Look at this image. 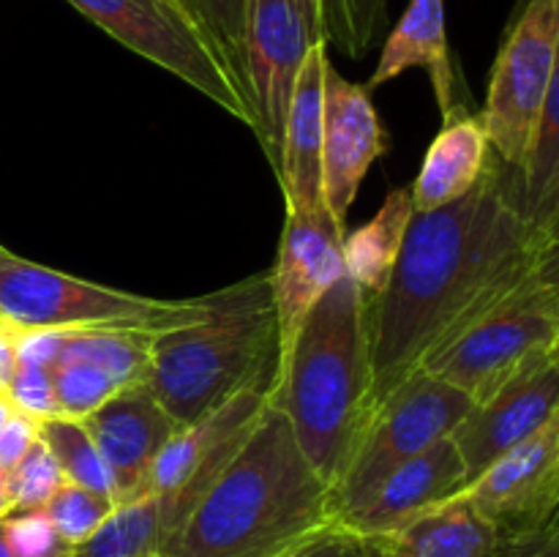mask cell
Listing matches in <instances>:
<instances>
[{
    "label": "cell",
    "mask_w": 559,
    "mask_h": 557,
    "mask_svg": "<svg viewBox=\"0 0 559 557\" xmlns=\"http://www.w3.org/2000/svg\"><path fill=\"white\" fill-rule=\"evenodd\" d=\"M5 541L14 557H66L69 546L58 538L52 522L41 508L14 511L3 519Z\"/></svg>",
    "instance_id": "1f68e13d"
},
{
    "label": "cell",
    "mask_w": 559,
    "mask_h": 557,
    "mask_svg": "<svg viewBox=\"0 0 559 557\" xmlns=\"http://www.w3.org/2000/svg\"><path fill=\"white\" fill-rule=\"evenodd\" d=\"M325 33V0H243V76L254 137L278 175L284 120L304 60Z\"/></svg>",
    "instance_id": "9c48e42d"
},
{
    "label": "cell",
    "mask_w": 559,
    "mask_h": 557,
    "mask_svg": "<svg viewBox=\"0 0 559 557\" xmlns=\"http://www.w3.org/2000/svg\"><path fill=\"white\" fill-rule=\"evenodd\" d=\"M112 508L115 502L109 497L85 489V486L71 484V481H63L41 511L52 522L58 538L69 549H74V546L85 544L102 528V522L112 513Z\"/></svg>",
    "instance_id": "f546056e"
},
{
    "label": "cell",
    "mask_w": 559,
    "mask_h": 557,
    "mask_svg": "<svg viewBox=\"0 0 559 557\" xmlns=\"http://www.w3.org/2000/svg\"><path fill=\"white\" fill-rule=\"evenodd\" d=\"M271 402V386H251L207 413L205 418L175 431L151 467L147 491L162 508V549L191 511L211 481L227 467Z\"/></svg>",
    "instance_id": "8fae6325"
},
{
    "label": "cell",
    "mask_w": 559,
    "mask_h": 557,
    "mask_svg": "<svg viewBox=\"0 0 559 557\" xmlns=\"http://www.w3.org/2000/svg\"><path fill=\"white\" fill-rule=\"evenodd\" d=\"M9 513H14V506H11L9 486H5V473L0 470V519H5Z\"/></svg>",
    "instance_id": "74e56055"
},
{
    "label": "cell",
    "mask_w": 559,
    "mask_h": 557,
    "mask_svg": "<svg viewBox=\"0 0 559 557\" xmlns=\"http://www.w3.org/2000/svg\"><path fill=\"white\" fill-rule=\"evenodd\" d=\"M489 156V137L480 112H469L467 107L451 109L409 189L415 213H429L467 194L478 183Z\"/></svg>",
    "instance_id": "44dd1931"
},
{
    "label": "cell",
    "mask_w": 559,
    "mask_h": 557,
    "mask_svg": "<svg viewBox=\"0 0 559 557\" xmlns=\"http://www.w3.org/2000/svg\"><path fill=\"white\" fill-rule=\"evenodd\" d=\"M360 541L366 557H491L495 530L459 491L402 528Z\"/></svg>",
    "instance_id": "ffe728a7"
},
{
    "label": "cell",
    "mask_w": 559,
    "mask_h": 557,
    "mask_svg": "<svg viewBox=\"0 0 559 557\" xmlns=\"http://www.w3.org/2000/svg\"><path fill=\"white\" fill-rule=\"evenodd\" d=\"M162 549V508L153 495L120 502L85 544L66 557H151Z\"/></svg>",
    "instance_id": "cb8c5ba5"
},
{
    "label": "cell",
    "mask_w": 559,
    "mask_h": 557,
    "mask_svg": "<svg viewBox=\"0 0 559 557\" xmlns=\"http://www.w3.org/2000/svg\"><path fill=\"white\" fill-rule=\"evenodd\" d=\"M278 322L271 273L207 295V315L151 339L147 388L178 429L251 386H273Z\"/></svg>",
    "instance_id": "277c9868"
},
{
    "label": "cell",
    "mask_w": 559,
    "mask_h": 557,
    "mask_svg": "<svg viewBox=\"0 0 559 557\" xmlns=\"http://www.w3.org/2000/svg\"><path fill=\"white\" fill-rule=\"evenodd\" d=\"M549 349H559V260L540 268L489 315L431 353L420 369L480 404L530 358Z\"/></svg>",
    "instance_id": "52a82bcc"
},
{
    "label": "cell",
    "mask_w": 559,
    "mask_h": 557,
    "mask_svg": "<svg viewBox=\"0 0 559 557\" xmlns=\"http://www.w3.org/2000/svg\"><path fill=\"white\" fill-rule=\"evenodd\" d=\"M151 339L145 333L93 331L66 333L60 358H80L98 366L115 386L123 388L147 386L151 375Z\"/></svg>",
    "instance_id": "d4e9b609"
},
{
    "label": "cell",
    "mask_w": 559,
    "mask_h": 557,
    "mask_svg": "<svg viewBox=\"0 0 559 557\" xmlns=\"http://www.w3.org/2000/svg\"><path fill=\"white\" fill-rule=\"evenodd\" d=\"M369 295L342 276L278 355L271 404L331 484L369 420Z\"/></svg>",
    "instance_id": "3957f363"
},
{
    "label": "cell",
    "mask_w": 559,
    "mask_h": 557,
    "mask_svg": "<svg viewBox=\"0 0 559 557\" xmlns=\"http://www.w3.org/2000/svg\"><path fill=\"white\" fill-rule=\"evenodd\" d=\"M325 3H328V0H325Z\"/></svg>",
    "instance_id": "b9f144b4"
},
{
    "label": "cell",
    "mask_w": 559,
    "mask_h": 557,
    "mask_svg": "<svg viewBox=\"0 0 559 557\" xmlns=\"http://www.w3.org/2000/svg\"><path fill=\"white\" fill-rule=\"evenodd\" d=\"M151 557H164V555H151Z\"/></svg>",
    "instance_id": "60d3db41"
},
{
    "label": "cell",
    "mask_w": 559,
    "mask_h": 557,
    "mask_svg": "<svg viewBox=\"0 0 559 557\" xmlns=\"http://www.w3.org/2000/svg\"><path fill=\"white\" fill-rule=\"evenodd\" d=\"M469 410L467 393L431 371L415 369L369 415L347 464L333 481V522L347 524L393 470L451 435Z\"/></svg>",
    "instance_id": "8992f818"
},
{
    "label": "cell",
    "mask_w": 559,
    "mask_h": 557,
    "mask_svg": "<svg viewBox=\"0 0 559 557\" xmlns=\"http://www.w3.org/2000/svg\"><path fill=\"white\" fill-rule=\"evenodd\" d=\"M63 481V473H60L58 462L49 453V448L41 442V437L33 442L31 451L14 467L5 470V486H9L14 511H36V508H44L49 497L60 489Z\"/></svg>",
    "instance_id": "4dcf8cb0"
},
{
    "label": "cell",
    "mask_w": 559,
    "mask_h": 557,
    "mask_svg": "<svg viewBox=\"0 0 559 557\" xmlns=\"http://www.w3.org/2000/svg\"><path fill=\"white\" fill-rule=\"evenodd\" d=\"M38 440V424L33 418L14 413L0 426V470H11Z\"/></svg>",
    "instance_id": "d590c367"
},
{
    "label": "cell",
    "mask_w": 559,
    "mask_h": 557,
    "mask_svg": "<svg viewBox=\"0 0 559 557\" xmlns=\"http://www.w3.org/2000/svg\"><path fill=\"white\" fill-rule=\"evenodd\" d=\"M60 418L82 420L120 391L98 366L80 358H58L49 366Z\"/></svg>",
    "instance_id": "f1b7e54d"
},
{
    "label": "cell",
    "mask_w": 559,
    "mask_h": 557,
    "mask_svg": "<svg viewBox=\"0 0 559 557\" xmlns=\"http://www.w3.org/2000/svg\"><path fill=\"white\" fill-rule=\"evenodd\" d=\"M328 38L309 49L295 80L284 120L282 158H278V186L284 191L287 213L314 216L322 205V134H325V71Z\"/></svg>",
    "instance_id": "e0dca14e"
},
{
    "label": "cell",
    "mask_w": 559,
    "mask_h": 557,
    "mask_svg": "<svg viewBox=\"0 0 559 557\" xmlns=\"http://www.w3.org/2000/svg\"><path fill=\"white\" fill-rule=\"evenodd\" d=\"M278 557H366L364 555V541L355 535L353 530L342 528V524H328V528L317 530L298 546Z\"/></svg>",
    "instance_id": "836d02e7"
},
{
    "label": "cell",
    "mask_w": 559,
    "mask_h": 557,
    "mask_svg": "<svg viewBox=\"0 0 559 557\" xmlns=\"http://www.w3.org/2000/svg\"><path fill=\"white\" fill-rule=\"evenodd\" d=\"M38 437L58 462L66 481L85 489L98 491L115 502V484L109 467L104 464L96 442L91 440L85 426L71 418H49L38 424Z\"/></svg>",
    "instance_id": "484cf974"
},
{
    "label": "cell",
    "mask_w": 559,
    "mask_h": 557,
    "mask_svg": "<svg viewBox=\"0 0 559 557\" xmlns=\"http://www.w3.org/2000/svg\"><path fill=\"white\" fill-rule=\"evenodd\" d=\"M328 524L331 484L267 402L238 453L186 513L164 557H278Z\"/></svg>",
    "instance_id": "7a4b0ae2"
},
{
    "label": "cell",
    "mask_w": 559,
    "mask_h": 557,
    "mask_svg": "<svg viewBox=\"0 0 559 557\" xmlns=\"http://www.w3.org/2000/svg\"><path fill=\"white\" fill-rule=\"evenodd\" d=\"M16 331H20V328L9 325V322H0V396H5V388H9L11 375H14L16 369Z\"/></svg>",
    "instance_id": "8d00e7d4"
},
{
    "label": "cell",
    "mask_w": 559,
    "mask_h": 557,
    "mask_svg": "<svg viewBox=\"0 0 559 557\" xmlns=\"http://www.w3.org/2000/svg\"><path fill=\"white\" fill-rule=\"evenodd\" d=\"M495 530V541L544 533L559 524V413L502 453L462 491Z\"/></svg>",
    "instance_id": "7c38bea8"
},
{
    "label": "cell",
    "mask_w": 559,
    "mask_h": 557,
    "mask_svg": "<svg viewBox=\"0 0 559 557\" xmlns=\"http://www.w3.org/2000/svg\"><path fill=\"white\" fill-rule=\"evenodd\" d=\"M407 69L429 71L442 118L459 107L453 96L459 80L448 49L445 0H409L399 25L382 44L380 63L366 82V91H377Z\"/></svg>",
    "instance_id": "d6986e66"
},
{
    "label": "cell",
    "mask_w": 559,
    "mask_h": 557,
    "mask_svg": "<svg viewBox=\"0 0 559 557\" xmlns=\"http://www.w3.org/2000/svg\"><path fill=\"white\" fill-rule=\"evenodd\" d=\"M63 342H66L63 331H49V328H36V331H16V342H14L16 364L41 366V369H49V366L60 358Z\"/></svg>",
    "instance_id": "e575fe53"
},
{
    "label": "cell",
    "mask_w": 559,
    "mask_h": 557,
    "mask_svg": "<svg viewBox=\"0 0 559 557\" xmlns=\"http://www.w3.org/2000/svg\"><path fill=\"white\" fill-rule=\"evenodd\" d=\"M559 413V349L530 358L500 391L473 404L462 424L451 431L464 473L478 478L502 453L533 437Z\"/></svg>",
    "instance_id": "4fadbf2b"
},
{
    "label": "cell",
    "mask_w": 559,
    "mask_h": 557,
    "mask_svg": "<svg viewBox=\"0 0 559 557\" xmlns=\"http://www.w3.org/2000/svg\"><path fill=\"white\" fill-rule=\"evenodd\" d=\"M178 3L194 20L207 44L216 49L240 91L249 96L243 76V0H178Z\"/></svg>",
    "instance_id": "4316f807"
},
{
    "label": "cell",
    "mask_w": 559,
    "mask_h": 557,
    "mask_svg": "<svg viewBox=\"0 0 559 557\" xmlns=\"http://www.w3.org/2000/svg\"><path fill=\"white\" fill-rule=\"evenodd\" d=\"M5 402L11 404L14 413L33 418L36 424L60 415L52 380H49V369H41V366L16 364L9 388H5Z\"/></svg>",
    "instance_id": "d6a6232c"
},
{
    "label": "cell",
    "mask_w": 559,
    "mask_h": 557,
    "mask_svg": "<svg viewBox=\"0 0 559 557\" xmlns=\"http://www.w3.org/2000/svg\"><path fill=\"white\" fill-rule=\"evenodd\" d=\"M557 76L559 0H530L497 52L480 109L489 147L508 167L522 164Z\"/></svg>",
    "instance_id": "30bf717a"
},
{
    "label": "cell",
    "mask_w": 559,
    "mask_h": 557,
    "mask_svg": "<svg viewBox=\"0 0 559 557\" xmlns=\"http://www.w3.org/2000/svg\"><path fill=\"white\" fill-rule=\"evenodd\" d=\"M467 486V473L451 435L431 442L426 451L393 470L385 484L371 495V500L342 528L355 535L388 533L402 528L409 519L442 506Z\"/></svg>",
    "instance_id": "ac0fdd59"
},
{
    "label": "cell",
    "mask_w": 559,
    "mask_h": 557,
    "mask_svg": "<svg viewBox=\"0 0 559 557\" xmlns=\"http://www.w3.org/2000/svg\"><path fill=\"white\" fill-rule=\"evenodd\" d=\"M207 315V295L162 300L104 287L71 273L38 265L0 246V322L20 331L156 333L189 325Z\"/></svg>",
    "instance_id": "5b68a950"
},
{
    "label": "cell",
    "mask_w": 559,
    "mask_h": 557,
    "mask_svg": "<svg viewBox=\"0 0 559 557\" xmlns=\"http://www.w3.org/2000/svg\"><path fill=\"white\" fill-rule=\"evenodd\" d=\"M96 442L115 484V506L147 491L151 467L178 424L147 386L123 388L80 420Z\"/></svg>",
    "instance_id": "2e32d148"
},
{
    "label": "cell",
    "mask_w": 559,
    "mask_h": 557,
    "mask_svg": "<svg viewBox=\"0 0 559 557\" xmlns=\"http://www.w3.org/2000/svg\"><path fill=\"white\" fill-rule=\"evenodd\" d=\"M388 151L371 93L349 82L328 63L325 134H322V205L338 229L347 233V216L371 164Z\"/></svg>",
    "instance_id": "5bb4252c"
},
{
    "label": "cell",
    "mask_w": 559,
    "mask_h": 557,
    "mask_svg": "<svg viewBox=\"0 0 559 557\" xmlns=\"http://www.w3.org/2000/svg\"><path fill=\"white\" fill-rule=\"evenodd\" d=\"M11 415H14V410H11V404L5 402V396H0V426H3Z\"/></svg>",
    "instance_id": "f35d334b"
},
{
    "label": "cell",
    "mask_w": 559,
    "mask_h": 557,
    "mask_svg": "<svg viewBox=\"0 0 559 557\" xmlns=\"http://www.w3.org/2000/svg\"><path fill=\"white\" fill-rule=\"evenodd\" d=\"M0 557H14L9 549V541H5V530H3V519H0Z\"/></svg>",
    "instance_id": "ab89813d"
},
{
    "label": "cell",
    "mask_w": 559,
    "mask_h": 557,
    "mask_svg": "<svg viewBox=\"0 0 559 557\" xmlns=\"http://www.w3.org/2000/svg\"><path fill=\"white\" fill-rule=\"evenodd\" d=\"M388 3L391 0H328V42L336 44L347 58H366L388 25Z\"/></svg>",
    "instance_id": "83f0119b"
},
{
    "label": "cell",
    "mask_w": 559,
    "mask_h": 557,
    "mask_svg": "<svg viewBox=\"0 0 559 557\" xmlns=\"http://www.w3.org/2000/svg\"><path fill=\"white\" fill-rule=\"evenodd\" d=\"M413 216L409 189H393L369 224L344 235V271L369 298H377L391 278Z\"/></svg>",
    "instance_id": "7402d4cb"
},
{
    "label": "cell",
    "mask_w": 559,
    "mask_h": 557,
    "mask_svg": "<svg viewBox=\"0 0 559 557\" xmlns=\"http://www.w3.org/2000/svg\"><path fill=\"white\" fill-rule=\"evenodd\" d=\"M344 235L347 233L333 224L328 211L314 216L287 213L276 265L267 271L278 322V355L289 347L317 300L347 276L342 254Z\"/></svg>",
    "instance_id": "9a60e30c"
},
{
    "label": "cell",
    "mask_w": 559,
    "mask_h": 557,
    "mask_svg": "<svg viewBox=\"0 0 559 557\" xmlns=\"http://www.w3.org/2000/svg\"><path fill=\"white\" fill-rule=\"evenodd\" d=\"M140 58L169 71L254 131L249 96L178 0H66Z\"/></svg>",
    "instance_id": "ba28073f"
},
{
    "label": "cell",
    "mask_w": 559,
    "mask_h": 557,
    "mask_svg": "<svg viewBox=\"0 0 559 557\" xmlns=\"http://www.w3.org/2000/svg\"><path fill=\"white\" fill-rule=\"evenodd\" d=\"M555 260L559 238L530 224L516 167L491 151L467 194L415 213L391 278L369 298V415L431 353Z\"/></svg>",
    "instance_id": "6da1fadb"
},
{
    "label": "cell",
    "mask_w": 559,
    "mask_h": 557,
    "mask_svg": "<svg viewBox=\"0 0 559 557\" xmlns=\"http://www.w3.org/2000/svg\"><path fill=\"white\" fill-rule=\"evenodd\" d=\"M516 186L530 224L559 238V76L546 93L533 140L516 167Z\"/></svg>",
    "instance_id": "603a6c76"
}]
</instances>
